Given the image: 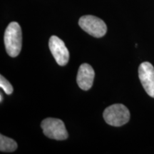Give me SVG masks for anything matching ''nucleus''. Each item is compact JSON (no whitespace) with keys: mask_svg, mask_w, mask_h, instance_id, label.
Segmentation results:
<instances>
[{"mask_svg":"<svg viewBox=\"0 0 154 154\" xmlns=\"http://www.w3.org/2000/svg\"><path fill=\"white\" fill-rule=\"evenodd\" d=\"M0 102H2V101H3V95H2V94H0Z\"/></svg>","mask_w":154,"mask_h":154,"instance_id":"nucleus-10","label":"nucleus"},{"mask_svg":"<svg viewBox=\"0 0 154 154\" xmlns=\"http://www.w3.org/2000/svg\"><path fill=\"white\" fill-rule=\"evenodd\" d=\"M42 128L46 136L57 140H65L68 138V132L63 122L60 119L47 118L42 122Z\"/></svg>","mask_w":154,"mask_h":154,"instance_id":"nucleus-3","label":"nucleus"},{"mask_svg":"<svg viewBox=\"0 0 154 154\" xmlns=\"http://www.w3.org/2000/svg\"><path fill=\"white\" fill-rule=\"evenodd\" d=\"M103 119L109 125L121 126L128 122L130 112L124 105L117 103L107 107L103 111Z\"/></svg>","mask_w":154,"mask_h":154,"instance_id":"nucleus-2","label":"nucleus"},{"mask_svg":"<svg viewBox=\"0 0 154 154\" xmlns=\"http://www.w3.org/2000/svg\"><path fill=\"white\" fill-rule=\"evenodd\" d=\"M79 24L84 32L96 38L103 36L107 32V26L101 19L92 15H86L79 19Z\"/></svg>","mask_w":154,"mask_h":154,"instance_id":"nucleus-4","label":"nucleus"},{"mask_svg":"<svg viewBox=\"0 0 154 154\" xmlns=\"http://www.w3.org/2000/svg\"><path fill=\"white\" fill-rule=\"evenodd\" d=\"M22 35L20 25L12 22L7 26L5 33L6 51L11 57H16L22 49Z\"/></svg>","mask_w":154,"mask_h":154,"instance_id":"nucleus-1","label":"nucleus"},{"mask_svg":"<svg viewBox=\"0 0 154 154\" xmlns=\"http://www.w3.org/2000/svg\"><path fill=\"white\" fill-rule=\"evenodd\" d=\"M49 46L50 51L58 64L65 66L69 61V52L62 40L57 36H51Z\"/></svg>","mask_w":154,"mask_h":154,"instance_id":"nucleus-6","label":"nucleus"},{"mask_svg":"<svg viewBox=\"0 0 154 154\" xmlns=\"http://www.w3.org/2000/svg\"><path fill=\"white\" fill-rule=\"evenodd\" d=\"M0 86H1L2 89H3V91L8 95L12 94L13 86L2 75L0 76Z\"/></svg>","mask_w":154,"mask_h":154,"instance_id":"nucleus-9","label":"nucleus"},{"mask_svg":"<svg viewBox=\"0 0 154 154\" xmlns=\"http://www.w3.org/2000/svg\"><path fill=\"white\" fill-rule=\"evenodd\" d=\"M17 149L16 141L10 138L3 136H0V151L2 152H13Z\"/></svg>","mask_w":154,"mask_h":154,"instance_id":"nucleus-8","label":"nucleus"},{"mask_svg":"<svg viewBox=\"0 0 154 154\" xmlns=\"http://www.w3.org/2000/svg\"><path fill=\"white\" fill-rule=\"evenodd\" d=\"M138 76L146 93L154 98V67L151 63L145 61L138 68Z\"/></svg>","mask_w":154,"mask_h":154,"instance_id":"nucleus-5","label":"nucleus"},{"mask_svg":"<svg viewBox=\"0 0 154 154\" xmlns=\"http://www.w3.org/2000/svg\"><path fill=\"white\" fill-rule=\"evenodd\" d=\"M95 72L88 63H83L79 67L76 77V82L80 88L87 91L93 85Z\"/></svg>","mask_w":154,"mask_h":154,"instance_id":"nucleus-7","label":"nucleus"}]
</instances>
